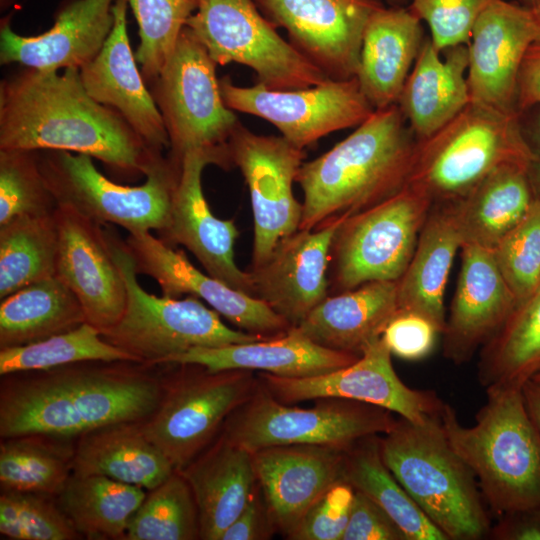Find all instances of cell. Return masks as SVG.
I'll return each mask as SVG.
<instances>
[{"label":"cell","mask_w":540,"mask_h":540,"mask_svg":"<svg viewBox=\"0 0 540 540\" xmlns=\"http://www.w3.org/2000/svg\"><path fill=\"white\" fill-rule=\"evenodd\" d=\"M0 149L84 154L126 179L145 177L165 154L151 150L115 110L93 99L73 67H25L1 81Z\"/></svg>","instance_id":"obj_1"},{"label":"cell","mask_w":540,"mask_h":540,"mask_svg":"<svg viewBox=\"0 0 540 540\" xmlns=\"http://www.w3.org/2000/svg\"><path fill=\"white\" fill-rule=\"evenodd\" d=\"M151 366L86 361L28 376H2L0 436L71 440L105 426L140 423L155 411L164 392L163 380L148 372Z\"/></svg>","instance_id":"obj_2"},{"label":"cell","mask_w":540,"mask_h":540,"mask_svg":"<svg viewBox=\"0 0 540 540\" xmlns=\"http://www.w3.org/2000/svg\"><path fill=\"white\" fill-rule=\"evenodd\" d=\"M417 140L397 104L376 109L326 153L304 162L299 229L368 209L407 183Z\"/></svg>","instance_id":"obj_3"},{"label":"cell","mask_w":540,"mask_h":540,"mask_svg":"<svg viewBox=\"0 0 540 540\" xmlns=\"http://www.w3.org/2000/svg\"><path fill=\"white\" fill-rule=\"evenodd\" d=\"M472 426L445 402L440 422L455 452L472 470L490 511L498 517L540 505V431L521 389L486 390Z\"/></svg>","instance_id":"obj_4"},{"label":"cell","mask_w":540,"mask_h":540,"mask_svg":"<svg viewBox=\"0 0 540 540\" xmlns=\"http://www.w3.org/2000/svg\"><path fill=\"white\" fill-rule=\"evenodd\" d=\"M379 442L387 468L448 540L488 538L490 510L472 470L447 440L440 416L424 423L399 417Z\"/></svg>","instance_id":"obj_5"},{"label":"cell","mask_w":540,"mask_h":540,"mask_svg":"<svg viewBox=\"0 0 540 540\" xmlns=\"http://www.w3.org/2000/svg\"><path fill=\"white\" fill-rule=\"evenodd\" d=\"M529 161L517 115L470 102L435 133L417 141L406 185L432 204L451 202L499 167H528Z\"/></svg>","instance_id":"obj_6"},{"label":"cell","mask_w":540,"mask_h":540,"mask_svg":"<svg viewBox=\"0 0 540 540\" xmlns=\"http://www.w3.org/2000/svg\"><path fill=\"white\" fill-rule=\"evenodd\" d=\"M216 66L185 26L166 63L148 83L169 138L166 155L179 167L186 154L201 152L211 165L233 168L229 146L241 122L222 99Z\"/></svg>","instance_id":"obj_7"},{"label":"cell","mask_w":540,"mask_h":540,"mask_svg":"<svg viewBox=\"0 0 540 540\" xmlns=\"http://www.w3.org/2000/svg\"><path fill=\"white\" fill-rule=\"evenodd\" d=\"M114 258L124 278L127 300L120 320L101 333L104 340L150 365L196 347H221L253 342L260 336L227 326L220 314L191 295L157 297L137 280L134 261L125 242L106 228Z\"/></svg>","instance_id":"obj_8"},{"label":"cell","mask_w":540,"mask_h":540,"mask_svg":"<svg viewBox=\"0 0 540 540\" xmlns=\"http://www.w3.org/2000/svg\"><path fill=\"white\" fill-rule=\"evenodd\" d=\"M39 164L58 205L70 206L102 224L128 233L161 231L167 224L181 167L166 154L150 167L141 185L112 181L93 158L62 150H39Z\"/></svg>","instance_id":"obj_9"},{"label":"cell","mask_w":540,"mask_h":540,"mask_svg":"<svg viewBox=\"0 0 540 540\" xmlns=\"http://www.w3.org/2000/svg\"><path fill=\"white\" fill-rule=\"evenodd\" d=\"M300 408L276 400L259 382L251 397L226 419L221 433L251 453L273 446L321 445L347 450L357 441L390 431L393 412L347 399H321Z\"/></svg>","instance_id":"obj_10"},{"label":"cell","mask_w":540,"mask_h":540,"mask_svg":"<svg viewBox=\"0 0 540 540\" xmlns=\"http://www.w3.org/2000/svg\"><path fill=\"white\" fill-rule=\"evenodd\" d=\"M431 208L425 194L405 185L388 199L345 218L331 243L329 295L371 281H398Z\"/></svg>","instance_id":"obj_11"},{"label":"cell","mask_w":540,"mask_h":540,"mask_svg":"<svg viewBox=\"0 0 540 540\" xmlns=\"http://www.w3.org/2000/svg\"><path fill=\"white\" fill-rule=\"evenodd\" d=\"M182 372L164 386L155 411L140 427L175 471L187 466L213 441L228 416L256 390L258 376L250 370L211 372L180 364Z\"/></svg>","instance_id":"obj_12"},{"label":"cell","mask_w":540,"mask_h":540,"mask_svg":"<svg viewBox=\"0 0 540 540\" xmlns=\"http://www.w3.org/2000/svg\"><path fill=\"white\" fill-rule=\"evenodd\" d=\"M186 26L217 65H245L268 89L307 88L330 79L280 36L252 0H198Z\"/></svg>","instance_id":"obj_13"},{"label":"cell","mask_w":540,"mask_h":540,"mask_svg":"<svg viewBox=\"0 0 540 540\" xmlns=\"http://www.w3.org/2000/svg\"><path fill=\"white\" fill-rule=\"evenodd\" d=\"M219 85L228 108L270 122L301 149L330 133L359 126L375 110L356 77L291 90H272L260 83L237 86L228 76L219 79Z\"/></svg>","instance_id":"obj_14"},{"label":"cell","mask_w":540,"mask_h":540,"mask_svg":"<svg viewBox=\"0 0 540 540\" xmlns=\"http://www.w3.org/2000/svg\"><path fill=\"white\" fill-rule=\"evenodd\" d=\"M230 158L248 187L253 214L250 268L262 265L283 238L299 230L302 203L293 183L306 153L282 136L259 135L242 123L230 141Z\"/></svg>","instance_id":"obj_15"},{"label":"cell","mask_w":540,"mask_h":540,"mask_svg":"<svg viewBox=\"0 0 540 540\" xmlns=\"http://www.w3.org/2000/svg\"><path fill=\"white\" fill-rule=\"evenodd\" d=\"M383 338L374 341L352 364L306 378L259 373V382L279 402L347 399L387 409L414 423L439 417L445 402L432 390L407 386L394 370Z\"/></svg>","instance_id":"obj_16"},{"label":"cell","mask_w":540,"mask_h":540,"mask_svg":"<svg viewBox=\"0 0 540 540\" xmlns=\"http://www.w3.org/2000/svg\"><path fill=\"white\" fill-rule=\"evenodd\" d=\"M328 78L356 77L362 37L381 0H252Z\"/></svg>","instance_id":"obj_17"},{"label":"cell","mask_w":540,"mask_h":540,"mask_svg":"<svg viewBox=\"0 0 540 540\" xmlns=\"http://www.w3.org/2000/svg\"><path fill=\"white\" fill-rule=\"evenodd\" d=\"M124 242L136 273L153 278L163 296H195L239 330L265 339L284 335L292 328L263 301L204 274L188 260L183 250H175L151 232L128 233Z\"/></svg>","instance_id":"obj_18"},{"label":"cell","mask_w":540,"mask_h":540,"mask_svg":"<svg viewBox=\"0 0 540 540\" xmlns=\"http://www.w3.org/2000/svg\"><path fill=\"white\" fill-rule=\"evenodd\" d=\"M540 39L530 7L494 0L477 18L469 40L470 102L517 115V82L529 46Z\"/></svg>","instance_id":"obj_19"},{"label":"cell","mask_w":540,"mask_h":540,"mask_svg":"<svg viewBox=\"0 0 540 540\" xmlns=\"http://www.w3.org/2000/svg\"><path fill=\"white\" fill-rule=\"evenodd\" d=\"M54 215L59 236L56 277L77 297L86 322L103 333L120 320L127 300L107 230L70 206L58 205Z\"/></svg>","instance_id":"obj_20"},{"label":"cell","mask_w":540,"mask_h":540,"mask_svg":"<svg viewBox=\"0 0 540 540\" xmlns=\"http://www.w3.org/2000/svg\"><path fill=\"white\" fill-rule=\"evenodd\" d=\"M348 216L333 218L316 229H299L280 240L262 265L248 269L252 296L292 327L298 326L329 295L331 243Z\"/></svg>","instance_id":"obj_21"},{"label":"cell","mask_w":540,"mask_h":540,"mask_svg":"<svg viewBox=\"0 0 540 540\" xmlns=\"http://www.w3.org/2000/svg\"><path fill=\"white\" fill-rule=\"evenodd\" d=\"M208 165L210 159L201 152L185 155L168 222L157 232L158 238L171 247H186L207 274L252 296L250 274L241 270L234 259L238 228L233 220L217 218L204 196L201 176Z\"/></svg>","instance_id":"obj_22"},{"label":"cell","mask_w":540,"mask_h":540,"mask_svg":"<svg viewBox=\"0 0 540 540\" xmlns=\"http://www.w3.org/2000/svg\"><path fill=\"white\" fill-rule=\"evenodd\" d=\"M128 4L115 0L112 31L98 54L79 69L80 77L93 99L115 110L151 150L165 153L167 131L130 46Z\"/></svg>","instance_id":"obj_23"},{"label":"cell","mask_w":540,"mask_h":540,"mask_svg":"<svg viewBox=\"0 0 540 540\" xmlns=\"http://www.w3.org/2000/svg\"><path fill=\"white\" fill-rule=\"evenodd\" d=\"M460 251V272L442 333L443 356L455 365L469 362L518 303L491 249L463 244Z\"/></svg>","instance_id":"obj_24"},{"label":"cell","mask_w":540,"mask_h":540,"mask_svg":"<svg viewBox=\"0 0 540 540\" xmlns=\"http://www.w3.org/2000/svg\"><path fill=\"white\" fill-rule=\"evenodd\" d=\"M345 450L321 445H282L252 453L258 484L276 530L286 537L308 509L343 479Z\"/></svg>","instance_id":"obj_25"},{"label":"cell","mask_w":540,"mask_h":540,"mask_svg":"<svg viewBox=\"0 0 540 540\" xmlns=\"http://www.w3.org/2000/svg\"><path fill=\"white\" fill-rule=\"evenodd\" d=\"M115 0H67L42 34H17L7 19L0 29V63L39 70L80 69L101 50L113 25Z\"/></svg>","instance_id":"obj_26"},{"label":"cell","mask_w":540,"mask_h":540,"mask_svg":"<svg viewBox=\"0 0 540 540\" xmlns=\"http://www.w3.org/2000/svg\"><path fill=\"white\" fill-rule=\"evenodd\" d=\"M359 357L322 347L292 327L275 338L221 347L192 348L169 358L165 363L195 364L211 372L258 370L279 377L306 378L348 366Z\"/></svg>","instance_id":"obj_27"},{"label":"cell","mask_w":540,"mask_h":540,"mask_svg":"<svg viewBox=\"0 0 540 540\" xmlns=\"http://www.w3.org/2000/svg\"><path fill=\"white\" fill-rule=\"evenodd\" d=\"M425 38L421 20L409 8L383 6L371 15L356 79L375 110L397 104Z\"/></svg>","instance_id":"obj_28"},{"label":"cell","mask_w":540,"mask_h":540,"mask_svg":"<svg viewBox=\"0 0 540 540\" xmlns=\"http://www.w3.org/2000/svg\"><path fill=\"white\" fill-rule=\"evenodd\" d=\"M177 472L193 492L203 540H221L258 484L252 453L222 433Z\"/></svg>","instance_id":"obj_29"},{"label":"cell","mask_w":540,"mask_h":540,"mask_svg":"<svg viewBox=\"0 0 540 540\" xmlns=\"http://www.w3.org/2000/svg\"><path fill=\"white\" fill-rule=\"evenodd\" d=\"M467 44L439 51L426 37L404 84L398 107L417 141L447 124L469 103Z\"/></svg>","instance_id":"obj_30"},{"label":"cell","mask_w":540,"mask_h":540,"mask_svg":"<svg viewBox=\"0 0 540 540\" xmlns=\"http://www.w3.org/2000/svg\"><path fill=\"white\" fill-rule=\"evenodd\" d=\"M398 311L397 281H371L328 295L296 328L322 347L361 356Z\"/></svg>","instance_id":"obj_31"},{"label":"cell","mask_w":540,"mask_h":540,"mask_svg":"<svg viewBox=\"0 0 540 540\" xmlns=\"http://www.w3.org/2000/svg\"><path fill=\"white\" fill-rule=\"evenodd\" d=\"M462 244L453 202L432 204L413 256L397 281L399 311L425 317L441 334L446 324L445 289Z\"/></svg>","instance_id":"obj_32"},{"label":"cell","mask_w":540,"mask_h":540,"mask_svg":"<svg viewBox=\"0 0 540 540\" xmlns=\"http://www.w3.org/2000/svg\"><path fill=\"white\" fill-rule=\"evenodd\" d=\"M78 439L73 457L74 475H101L152 490L175 471L144 435L140 423L105 426Z\"/></svg>","instance_id":"obj_33"},{"label":"cell","mask_w":540,"mask_h":540,"mask_svg":"<svg viewBox=\"0 0 540 540\" xmlns=\"http://www.w3.org/2000/svg\"><path fill=\"white\" fill-rule=\"evenodd\" d=\"M534 199L527 166L499 167L464 197L451 201L463 244L492 250L524 217Z\"/></svg>","instance_id":"obj_34"},{"label":"cell","mask_w":540,"mask_h":540,"mask_svg":"<svg viewBox=\"0 0 540 540\" xmlns=\"http://www.w3.org/2000/svg\"><path fill=\"white\" fill-rule=\"evenodd\" d=\"M86 322L74 293L52 277L23 287L0 301V349L29 345Z\"/></svg>","instance_id":"obj_35"},{"label":"cell","mask_w":540,"mask_h":540,"mask_svg":"<svg viewBox=\"0 0 540 540\" xmlns=\"http://www.w3.org/2000/svg\"><path fill=\"white\" fill-rule=\"evenodd\" d=\"M540 373V287L518 303L479 350L477 379L486 390L521 389Z\"/></svg>","instance_id":"obj_36"},{"label":"cell","mask_w":540,"mask_h":540,"mask_svg":"<svg viewBox=\"0 0 540 540\" xmlns=\"http://www.w3.org/2000/svg\"><path fill=\"white\" fill-rule=\"evenodd\" d=\"M143 488L101 475L71 474L55 497L86 539H124L129 521L144 500Z\"/></svg>","instance_id":"obj_37"},{"label":"cell","mask_w":540,"mask_h":540,"mask_svg":"<svg viewBox=\"0 0 540 540\" xmlns=\"http://www.w3.org/2000/svg\"><path fill=\"white\" fill-rule=\"evenodd\" d=\"M379 439L378 435L369 436L345 450L343 480L378 504L407 540H448L387 468Z\"/></svg>","instance_id":"obj_38"},{"label":"cell","mask_w":540,"mask_h":540,"mask_svg":"<svg viewBox=\"0 0 540 540\" xmlns=\"http://www.w3.org/2000/svg\"><path fill=\"white\" fill-rule=\"evenodd\" d=\"M58 248L54 213L21 216L1 225L0 300L32 283L55 277Z\"/></svg>","instance_id":"obj_39"},{"label":"cell","mask_w":540,"mask_h":540,"mask_svg":"<svg viewBox=\"0 0 540 540\" xmlns=\"http://www.w3.org/2000/svg\"><path fill=\"white\" fill-rule=\"evenodd\" d=\"M69 440L43 435L2 439V490L57 496L73 471L74 449Z\"/></svg>","instance_id":"obj_40"},{"label":"cell","mask_w":540,"mask_h":540,"mask_svg":"<svg viewBox=\"0 0 540 540\" xmlns=\"http://www.w3.org/2000/svg\"><path fill=\"white\" fill-rule=\"evenodd\" d=\"M86 361L140 362L132 354L104 340L96 327L85 322L29 345L0 349V375L49 370Z\"/></svg>","instance_id":"obj_41"},{"label":"cell","mask_w":540,"mask_h":540,"mask_svg":"<svg viewBox=\"0 0 540 540\" xmlns=\"http://www.w3.org/2000/svg\"><path fill=\"white\" fill-rule=\"evenodd\" d=\"M125 540L200 539L198 509L186 479L174 471L149 490L132 515Z\"/></svg>","instance_id":"obj_42"},{"label":"cell","mask_w":540,"mask_h":540,"mask_svg":"<svg viewBox=\"0 0 540 540\" xmlns=\"http://www.w3.org/2000/svg\"><path fill=\"white\" fill-rule=\"evenodd\" d=\"M138 24L135 58L148 85L173 52L198 0H129Z\"/></svg>","instance_id":"obj_43"},{"label":"cell","mask_w":540,"mask_h":540,"mask_svg":"<svg viewBox=\"0 0 540 540\" xmlns=\"http://www.w3.org/2000/svg\"><path fill=\"white\" fill-rule=\"evenodd\" d=\"M57 206L38 151L0 149V226L21 216L52 214Z\"/></svg>","instance_id":"obj_44"},{"label":"cell","mask_w":540,"mask_h":540,"mask_svg":"<svg viewBox=\"0 0 540 540\" xmlns=\"http://www.w3.org/2000/svg\"><path fill=\"white\" fill-rule=\"evenodd\" d=\"M52 495L2 490L0 533L12 540L82 538Z\"/></svg>","instance_id":"obj_45"},{"label":"cell","mask_w":540,"mask_h":540,"mask_svg":"<svg viewBox=\"0 0 540 540\" xmlns=\"http://www.w3.org/2000/svg\"><path fill=\"white\" fill-rule=\"evenodd\" d=\"M495 262L520 303L540 286V199L492 249ZM517 303V304H518Z\"/></svg>","instance_id":"obj_46"},{"label":"cell","mask_w":540,"mask_h":540,"mask_svg":"<svg viewBox=\"0 0 540 540\" xmlns=\"http://www.w3.org/2000/svg\"><path fill=\"white\" fill-rule=\"evenodd\" d=\"M409 9L430 29L434 46L443 51L468 44L480 14L494 0H409Z\"/></svg>","instance_id":"obj_47"},{"label":"cell","mask_w":540,"mask_h":540,"mask_svg":"<svg viewBox=\"0 0 540 540\" xmlns=\"http://www.w3.org/2000/svg\"><path fill=\"white\" fill-rule=\"evenodd\" d=\"M354 488L341 479L305 513L290 540H342L354 497Z\"/></svg>","instance_id":"obj_48"},{"label":"cell","mask_w":540,"mask_h":540,"mask_svg":"<svg viewBox=\"0 0 540 540\" xmlns=\"http://www.w3.org/2000/svg\"><path fill=\"white\" fill-rule=\"evenodd\" d=\"M439 330L425 317L398 311L385 328L382 338L390 352L404 360H420L433 349Z\"/></svg>","instance_id":"obj_49"},{"label":"cell","mask_w":540,"mask_h":540,"mask_svg":"<svg viewBox=\"0 0 540 540\" xmlns=\"http://www.w3.org/2000/svg\"><path fill=\"white\" fill-rule=\"evenodd\" d=\"M342 540H407L394 520L373 500L355 490Z\"/></svg>","instance_id":"obj_50"},{"label":"cell","mask_w":540,"mask_h":540,"mask_svg":"<svg viewBox=\"0 0 540 540\" xmlns=\"http://www.w3.org/2000/svg\"><path fill=\"white\" fill-rule=\"evenodd\" d=\"M276 531L267 503L257 484L248 503L223 533L221 540H264Z\"/></svg>","instance_id":"obj_51"},{"label":"cell","mask_w":540,"mask_h":540,"mask_svg":"<svg viewBox=\"0 0 540 540\" xmlns=\"http://www.w3.org/2000/svg\"><path fill=\"white\" fill-rule=\"evenodd\" d=\"M489 539L540 540V505L505 513L491 527Z\"/></svg>","instance_id":"obj_52"},{"label":"cell","mask_w":540,"mask_h":540,"mask_svg":"<svg viewBox=\"0 0 540 540\" xmlns=\"http://www.w3.org/2000/svg\"><path fill=\"white\" fill-rule=\"evenodd\" d=\"M517 119L530 154L527 176L535 198L540 199V103L519 111Z\"/></svg>","instance_id":"obj_53"},{"label":"cell","mask_w":540,"mask_h":540,"mask_svg":"<svg viewBox=\"0 0 540 540\" xmlns=\"http://www.w3.org/2000/svg\"><path fill=\"white\" fill-rule=\"evenodd\" d=\"M538 103H540V39L529 46L519 70L517 114Z\"/></svg>","instance_id":"obj_54"},{"label":"cell","mask_w":540,"mask_h":540,"mask_svg":"<svg viewBox=\"0 0 540 540\" xmlns=\"http://www.w3.org/2000/svg\"><path fill=\"white\" fill-rule=\"evenodd\" d=\"M522 392L527 410L540 431V385L530 380L523 385Z\"/></svg>","instance_id":"obj_55"},{"label":"cell","mask_w":540,"mask_h":540,"mask_svg":"<svg viewBox=\"0 0 540 540\" xmlns=\"http://www.w3.org/2000/svg\"><path fill=\"white\" fill-rule=\"evenodd\" d=\"M535 16L536 22L540 29V0H535L533 5L530 7Z\"/></svg>","instance_id":"obj_56"},{"label":"cell","mask_w":540,"mask_h":540,"mask_svg":"<svg viewBox=\"0 0 540 540\" xmlns=\"http://www.w3.org/2000/svg\"><path fill=\"white\" fill-rule=\"evenodd\" d=\"M14 2H15V0H0L1 10L8 8Z\"/></svg>","instance_id":"obj_57"},{"label":"cell","mask_w":540,"mask_h":540,"mask_svg":"<svg viewBox=\"0 0 540 540\" xmlns=\"http://www.w3.org/2000/svg\"><path fill=\"white\" fill-rule=\"evenodd\" d=\"M522 4L531 7L535 0H520Z\"/></svg>","instance_id":"obj_58"},{"label":"cell","mask_w":540,"mask_h":540,"mask_svg":"<svg viewBox=\"0 0 540 540\" xmlns=\"http://www.w3.org/2000/svg\"><path fill=\"white\" fill-rule=\"evenodd\" d=\"M393 6H399L398 4L404 2L405 0H388Z\"/></svg>","instance_id":"obj_59"},{"label":"cell","mask_w":540,"mask_h":540,"mask_svg":"<svg viewBox=\"0 0 540 540\" xmlns=\"http://www.w3.org/2000/svg\"><path fill=\"white\" fill-rule=\"evenodd\" d=\"M532 381L535 382L536 384L540 385V373H538L536 376H534Z\"/></svg>","instance_id":"obj_60"},{"label":"cell","mask_w":540,"mask_h":540,"mask_svg":"<svg viewBox=\"0 0 540 540\" xmlns=\"http://www.w3.org/2000/svg\"><path fill=\"white\" fill-rule=\"evenodd\" d=\"M539 287H540V286H539ZM539 287H538V288H539Z\"/></svg>","instance_id":"obj_61"}]
</instances>
